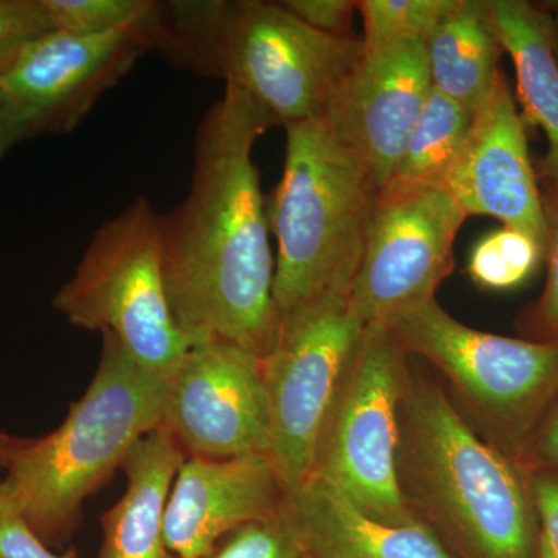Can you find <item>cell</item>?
Listing matches in <instances>:
<instances>
[{
    "label": "cell",
    "instance_id": "23",
    "mask_svg": "<svg viewBox=\"0 0 558 558\" xmlns=\"http://www.w3.org/2000/svg\"><path fill=\"white\" fill-rule=\"evenodd\" d=\"M54 31L95 35L134 24L149 13L150 0H43Z\"/></svg>",
    "mask_w": 558,
    "mask_h": 558
},
{
    "label": "cell",
    "instance_id": "10",
    "mask_svg": "<svg viewBox=\"0 0 558 558\" xmlns=\"http://www.w3.org/2000/svg\"><path fill=\"white\" fill-rule=\"evenodd\" d=\"M468 219L446 185H385L349 306L365 325L389 326L435 300L454 267Z\"/></svg>",
    "mask_w": 558,
    "mask_h": 558
},
{
    "label": "cell",
    "instance_id": "15",
    "mask_svg": "<svg viewBox=\"0 0 558 558\" xmlns=\"http://www.w3.org/2000/svg\"><path fill=\"white\" fill-rule=\"evenodd\" d=\"M284 498L267 454L186 458L165 517L168 549L175 558H204L236 529L278 515Z\"/></svg>",
    "mask_w": 558,
    "mask_h": 558
},
{
    "label": "cell",
    "instance_id": "26",
    "mask_svg": "<svg viewBox=\"0 0 558 558\" xmlns=\"http://www.w3.org/2000/svg\"><path fill=\"white\" fill-rule=\"evenodd\" d=\"M53 31L43 0H0V75L28 44Z\"/></svg>",
    "mask_w": 558,
    "mask_h": 558
},
{
    "label": "cell",
    "instance_id": "3",
    "mask_svg": "<svg viewBox=\"0 0 558 558\" xmlns=\"http://www.w3.org/2000/svg\"><path fill=\"white\" fill-rule=\"evenodd\" d=\"M167 385L140 368L112 333L89 388L44 438H20L7 461L0 497L33 534L60 548L78 527L83 505L112 480L132 447L163 425Z\"/></svg>",
    "mask_w": 558,
    "mask_h": 558
},
{
    "label": "cell",
    "instance_id": "32",
    "mask_svg": "<svg viewBox=\"0 0 558 558\" xmlns=\"http://www.w3.org/2000/svg\"><path fill=\"white\" fill-rule=\"evenodd\" d=\"M542 7L548 16L550 43H553L554 54L558 62V2H545L542 3Z\"/></svg>",
    "mask_w": 558,
    "mask_h": 558
},
{
    "label": "cell",
    "instance_id": "16",
    "mask_svg": "<svg viewBox=\"0 0 558 558\" xmlns=\"http://www.w3.org/2000/svg\"><path fill=\"white\" fill-rule=\"evenodd\" d=\"M282 512L304 558H457L425 521L371 519L318 480L288 492Z\"/></svg>",
    "mask_w": 558,
    "mask_h": 558
},
{
    "label": "cell",
    "instance_id": "1",
    "mask_svg": "<svg viewBox=\"0 0 558 558\" xmlns=\"http://www.w3.org/2000/svg\"><path fill=\"white\" fill-rule=\"evenodd\" d=\"M274 126L226 83L197 128L189 196L159 216L168 296L190 348L222 340L266 359L277 344L269 218L253 163L256 140Z\"/></svg>",
    "mask_w": 558,
    "mask_h": 558
},
{
    "label": "cell",
    "instance_id": "30",
    "mask_svg": "<svg viewBox=\"0 0 558 558\" xmlns=\"http://www.w3.org/2000/svg\"><path fill=\"white\" fill-rule=\"evenodd\" d=\"M521 465L529 470L558 472V396L529 442Z\"/></svg>",
    "mask_w": 558,
    "mask_h": 558
},
{
    "label": "cell",
    "instance_id": "27",
    "mask_svg": "<svg viewBox=\"0 0 558 558\" xmlns=\"http://www.w3.org/2000/svg\"><path fill=\"white\" fill-rule=\"evenodd\" d=\"M282 9L333 38H357L352 32V17L357 11L355 0H282Z\"/></svg>",
    "mask_w": 558,
    "mask_h": 558
},
{
    "label": "cell",
    "instance_id": "12",
    "mask_svg": "<svg viewBox=\"0 0 558 558\" xmlns=\"http://www.w3.org/2000/svg\"><path fill=\"white\" fill-rule=\"evenodd\" d=\"M146 16L112 32L53 31L33 40L0 75L7 105L31 123L35 135L75 130L101 95L153 50Z\"/></svg>",
    "mask_w": 558,
    "mask_h": 558
},
{
    "label": "cell",
    "instance_id": "31",
    "mask_svg": "<svg viewBox=\"0 0 558 558\" xmlns=\"http://www.w3.org/2000/svg\"><path fill=\"white\" fill-rule=\"evenodd\" d=\"M35 137L31 123L16 109L5 105L0 109V160L21 140Z\"/></svg>",
    "mask_w": 558,
    "mask_h": 558
},
{
    "label": "cell",
    "instance_id": "33",
    "mask_svg": "<svg viewBox=\"0 0 558 558\" xmlns=\"http://www.w3.org/2000/svg\"><path fill=\"white\" fill-rule=\"evenodd\" d=\"M17 440H20L17 436H11L0 429V483H2L3 475H5L7 461H9L11 450L14 449Z\"/></svg>",
    "mask_w": 558,
    "mask_h": 558
},
{
    "label": "cell",
    "instance_id": "6",
    "mask_svg": "<svg viewBox=\"0 0 558 558\" xmlns=\"http://www.w3.org/2000/svg\"><path fill=\"white\" fill-rule=\"evenodd\" d=\"M388 328L409 354L449 381L475 416L476 432L521 465L558 396V340L512 339L470 328L436 299Z\"/></svg>",
    "mask_w": 558,
    "mask_h": 558
},
{
    "label": "cell",
    "instance_id": "29",
    "mask_svg": "<svg viewBox=\"0 0 558 558\" xmlns=\"http://www.w3.org/2000/svg\"><path fill=\"white\" fill-rule=\"evenodd\" d=\"M0 558H80L76 549L53 553L35 534L9 501L0 497Z\"/></svg>",
    "mask_w": 558,
    "mask_h": 558
},
{
    "label": "cell",
    "instance_id": "25",
    "mask_svg": "<svg viewBox=\"0 0 558 558\" xmlns=\"http://www.w3.org/2000/svg\"><path fill=\"white\" fill-rule=\"evenodd\" d=\"M543 208L546 219V259H548V278L542 296L524 314L521 328L526 340H558V193L546 186Z\"/></svg>",
    "mask_w": 558,
    "mask_h": 558
},
{
    "label": "cell",
    "instance_id": "2",
    "mask_svg": "<svg viewBox=\"0 0 558 558\" xmlns=\"http://www.w3.org/2000/svg\"><path fill=\"white\" fill-rule=\"evenodd\" d=\"M400 486L457 558H535L529 472L476 432L438 381L411 369L400 413Z\"/></svg>",
    "mask_w": 558,
    "mask_h": 558
},
{
    "label": "cell",
    "instance_id": "11",
    "mask_svg": "<svg viewBox=\"0 0 558 558\" xmlns=\"http://www.w3.org/2000/svg\"><path fill=\"white\" fill-rule=\"evenodd\" d=\"M163 427L186 458L269 457L263 359L230 341L191 347L168 380Z\"/></svg>",
    "mask_w": 558,
    "mask_h": 558
},
{
    "label": "cell",
    "instance_id": "14",
    "mask_svg": "<svg viewBox=\"0 0 558 558\" xmlns=\"http://www.w3.org/2000/svg\"><path fill=\"white\" fill-rule=\"evenodd\" d=\"M444 185L468 218L497 219L546 250L542 191L529 156L524 120L505 73H499L487 100L473 113L468 137Z\"/></svg>",
    "mask_w": 558,
    "mask_h": 558
},
{
    "label": "cell",
    "instance_id": "7",
    "mask_svg": "<svg viewBox=\"0 0 558 558\" xmlns=\"http://www.w3.org/2000/svg\"><path fill=\"white\" fill-rule=\"evenodd\" d=\"M410 379V354L395 332L366 326L311 476L371 519L391 524L418 519L399 476L400 413Z\"/></svg>",
    "mask_w": 558,
    "mask_h": 558
},
{
    "label": "cell",
    "instance_id": "5",
    "mask_svg": "<svg viewBox=\"0 0 558 558\" xmlns=\"http://www.w3.org/2000/svg\"><path fill=\"white\" fill-rule=\"evenodd\" d=\"M53 307L76 328L112 333L154 379L174 376L190 343L172 314L159 215L146 197L95 231Z\"/></svg>",
    "mask_w": 558,
    "mask_h": 558
},
{
    "label": "cell",
    "instance_id": "4",
    "mask_svg": "<svg viewBox=\"0 0 558 558\" xmlns=\"http://www.w3.org/2000/svg\"><path fill=\"white\" fill-rule=\"evenodd\" d=\"M284 128V171L267 205L281 318L325 295L351 296L380 194L365 160L325 121Z\"/></svg>",
    "mask_w": 558,
    "mask_h": 558
},
{
    "label": "cell",
    "instance_id": "28",
    "mask_svg": "<svg viewBox=\"0 0 558 558\" xmlns=\"http://www.w3.org/2000/svg\"><path fill=\"white\" fill-rule=\"evenodd\" d=\"M527 472L538 519L535 558H558V472Z\"/></svg>",
    "mask_w": 558,
    "mask_h": 558
},
{
    "label": "cell",
    "instance_id": "34",
    "mask_svg": "<svg viewBox=\"0 0 558 558\" xmlns=\"http://www.w3.org/2000/svg\"><path fill=\"white\" fill-rule=\"evenodd\" d=\"M5 105V98H3L2 92H0V109H2Z\"/></svg>",
    "mask_w": 558,
    "mask_h": 558
},
{
    "label": "cell",
    "instance_id": "9",
    "mask_svg": "<svg viewBox=\"0 0 558 558\" xmlns=\"http://www.w3.org/2000/svg\"><path fill=\"white\" fill-rule=\"evenodd\" d=\"M362 53V39L314 31L279 2L223 0L213 76L240 87L278 126H288L322 119Z\"/></svg>",
    "mask_w": 558,
    "mask_h": 558
},
{
    "label": "cell",
    "instance_id": "20",
    "mask_svg": "<svg viewBox=\"0 0 558 558\" xmlns=\"http://www.w3.org/2000/svg\"><path fill=\"white\" fill-rule=\"evenodd\" d=\"M472 120L469 109L432 89L387 185H444Z\"/></svg>",
    "mask_w": 558,
    "mask_h": 558
},
{
    "label": "cell",
    "instance_id": "8",
    "mask_svg": "<svg viewBox=\"0 0 558 558\" xmlns=\"http://www.w3.org/2000/svg\"><path fill=\"white\" fill-rule=\"evenodd\" d=\"M349 296L325 295L284 315L263 359L269 396V458L286 494L314 475L326 429L366 330Z\"/></svg>",
    "mask_w": 558,
    "mask_h": 558
},
{
    "label": "cell",
    "instance_id": "17",
    "mask_svg": "<svg viewBox=\"0 0 558 558\" xmlns=\"http://www.w3.org/2000/svg\"><path fill=\"white\" fill-rule=\"evenodd\" d=\"M185 459L163 425L132 447L121 464L126 492L101 515L102 545L97 558H175L165 539V517Z\"/></svg>",
    "mask_w": 558,
    "mask_h": 558
},
{
    "label": "cell",
    "instance_id": "13",
    "mask_svg": "<svg viewBox=\"0 0 558 558\" xmlns=\"http://www.w3.org/2000/svg\"><path fill=\"white\" fill-rule=\"evenodd\" d=\"M432 89L424 40L363 47L322 120L365 160L381 190L402 159Z\"/></svg>",
    "mask_w": 558,
    "mask_h": 558
},
{
    "label": "cell",
    "instance_id": "22",
    "mask_svg": "<svg viewBox=\"0 0 558 558\" xmlns=\"http://www.w3.org/2000/svg\"><path fill=\"white\" fill-rule=\"evenodd\" d=\"M457 0H360L363 17L362 43L377 49L403 39L424 40L453 9Z\"/></svg>",
    "mask_w": 558,
    "mask_h": 558
},
{
    "label": "cell",
    "instance_id": "24",
    "mask_svg": "<svg viewBox=\"0 0 558 558\" xmlns=\"http://www.w3.org/2000/svg\"><path fill=\"white\" fill-rule=\"evenodd\" d=\"M204 558H304V554L281 509L271 519L231 532Z\"/></svg>",
    "mask_w": 558,
    "mask_h": 558
},
{
    "label": "cell",
    "instance_id": "19",
    "mask_svg": "<svg viewBox=\"0 0 558 558\" xmlns=\"http://www.w3.org/2000/svg\"><path fill=\"white\" fill-rule=\"evenodd\" d=\"M425 51L433 89L475 113L497 83L505 53L488 0H457L425 39Z\"/></svg>",
    "mask_w": 558,
    "mask_h": 558
},
{
    "label": "cell",
    "instance_id": "21",
    "mask_svg": "<svg viewBox=\"0 0 558 558\" xmlns=\"http://www.w3.org/2000/svg\"><path fill=\"white\" fill-rule=\"evenodd\" d=\"M545 258L546 250L534 238L502 227L475 245L468 270L481 289L506 292L523 286Z\"/></svg>",
    "mask_w": 558,
    "mask_h": 558
},
{
    "label": "cell",
    "instance_id": "18",
    "mask_svg": "<svg viewBox=\"0 0 558 558\" xmlns=\"http://www.w3.org/2000/svg\"><path fill=\"white\" fill-rule=\"evenodd\" d=\"M502 49L515 65L524 120L545 134L548 150L539 161L546 186L558 193V62L542 3L488 0Z\"/></svg>",
    "mask_w": 558,
    "mask_h": 558
}]
</instances>
